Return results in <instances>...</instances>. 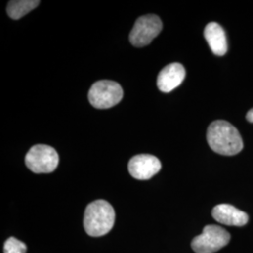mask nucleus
I'll return each instance as SVG.
<instances>
[{"instance_id":"nucleus-1","label":"nucleus","mask_w":253,"mask_h":253,"mask_svg":"<svg viewBox=\"0 0 253 253\" xmlns=\"http://www.w3.org/2000/svg\"><path fill=\"white\" fill-rule=\"evenodd\" d=\"M207 139L211 149L219 155L234 156L243 149V140L239 131L224 120H217L210 124Z\"/></svg>"},{"instance_id":"nucleus-2","label":"nucleus","mask_w":253,"mask_h":253,"mask_svg":"<svg viewBox=\"0 0 253 253\" xmlns=\"http://www.w3.org/2000/svg\"><path fill=\"white\" fill-rule=\"evenodd\" d=\"M115 220L116 213L113 207L104 200H97L85 208L84 227L87 235L98 237L108 234Z\"/></svg>"},{"instance_id":"nucleus-3","label":"nucleus","mask_w":253,"mask_h":253,"mask_svg":"<svg viewBox=\"0 0 253 253\" xmlns=\"http://www.w3.org/2000/svg\"><path fill=\"white\" fill-rule=\"evenodd\" d=\"M123 98V89L117 82L102 80L96 82L88 92V100L93 107L109 109L114 107Z\"/></svg>"},{"instance_id":"nucleus-4","label":"nucleus","mask_w":253,"mask_h":253,"mask_svg":"<svg viewBox=\"0 0 253 253\" xmlns=\"http://www.w3.org/2000/svg\"><path fill=\"white\" fill-rule=\"evenodd\" d=\"M231 240V235L225 229L217 225H208L203 233L194 237L191 248L196 253H217Z\"/></svg>"},{"instance_id":"nucleus-5","label":"nucleus","mask_w":253,"mask_h":253,"mask_svg":"<svg viewBox=\"0 0 253 253\" xmlns=\"http://www.w3.org/2000/svg\"><path fill=\"white\" fill-rule=\"evenodd\" d=\"M59 163L58 154L52 146L36 145L32 146L26 156V165L35 173L54 172Z\"/></svg>"},{"instance_id":"nucleus-6","label":"nucleus","mask_w":253,"mask_h":253,"mask_svg":"<svg viewBox=\"0 0 253 253\" xmlns=\"http://www.w3.org/2000/svg\"><path fill=\"white\" fill-rule=\"evenodd\" d=\"M163 30V22L155 14H148L137 19L129 34V41L135 47L148 45Z\"/></svg>"},{"instance_id":"nucleus-7","label":"nucleus","mask_w":253,"mask_h":253,"mask_svg":"<svg viewBox=\"0 0 253 253\" xmlns=\"http://www.w3.org/2000/svg\"><path fill=\"white\" fill-rule=\"evenodd\" d=\"M162 163L153 155L141 154L134 156L128 163V172L139 180H147L161 171Z\"/></svg>"},{"instance_id":"nucleus-8","label":"nucleus","mask_w":253,"mask_h":253,"mask_svg":"<svg viewBox=\"0 0 253 253\" xmlns=\"http://www.w3.org/2000/svg\"><path fill=\"white\" fill-rule=\"evenodd\" d=\"M186 71L180 63H171L164 67L159 73L157 85L163 93H169L179 86L184 81Z\"/></svg>"},{"instance_id":"nucleus-9","label":"nucleus","mask_w":253,"mask_h":253,"mask_svg":"<svg viewBox=\"0 0 253 253\" xmlns=\"http://www.w3.org/2000/svg\"><path fill=\"white\" fill-rule=\"evenodd\" d=\"M212 217L217 222L230 226H244L249 220L245 212L227 204L217 205L213 208Z\"/></svg>"},{"instance_id":"nucleus-10","label":"nucleus","mask_w":253,"mask_h":253,"mask_svg":"<svg viewBox=\"0 0 253 253\" xmlns=\"http://www.w3.org/2000/svg\"><path fill=\"white\" fill-rule=\"evenodd\" d=\"M204 35L213 54L217 56L226 54L228 51L226 35L220 25L215 22L209 23L205 28Z\"/></svg>"},{"instance_id":"nucleus-11","label":"nucleus","mask_w":253,"mask_h":253,"mask_svg":"<svg viewBox=\"0 0 253 253\" xmlns=\"http://www.w3.org/2000/svg\"><path fill=\"white\" fill-rule=\"evenodd\" d=\"M40 3L39 0H12L8 4L7 12L10 18L18 20L35 9Z\"/></svg>"},{"instance_id":"nucleus-12","label":"nucleus","mask_w":253,"mask_h":253,"mask_svg":"<svg viewBox=\"0 0 253 253\" xmlns=\"http://www.w3.org/2000/svg\"><path fill=\"white\" fill-rule=\"evenodd\" d=\"M27 245L12 236L4 244V253H27Z\"/></svg>"},{"instance_id":"nucleus-13","label":"nucleus","mask_w":253,"mask_h":253,"mask_svg":"<svg viewBox=\"0 0 253 253\" xmlns=\"http://www.w3.org/2000/svg\"><path fill=\"white\" fill-rule=\"evenodd\" d=\"M246 118H247V120H248L250 123H253V108L251 109V110L247 113Z\"/></svg>"}]
</instances>
